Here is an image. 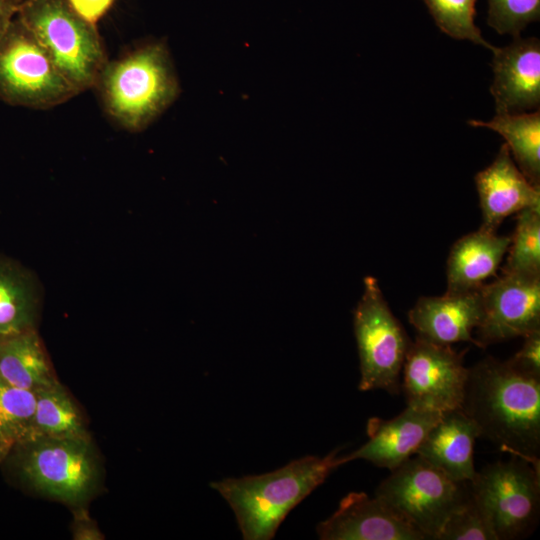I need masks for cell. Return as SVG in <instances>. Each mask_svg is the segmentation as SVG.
<instances>
[{
  "label": "cell",
  "instance_id": "obj_1",
  "mask_svg": "<svg viewBox=\"0 0 540 540\" xmlns=\"http://www.w3.org/2000/svg\"><path fill=\"white\" fill-rule=\"evenodd\" d=\"M480 436L540 470V379L486 357L469 369L462 408Z\"/></svg>",
  "mask_w": 540,
  "mask_h": 540
},
{
  "label": "cell",
  "instance_id": "obj_2",
  "mask_svg": "<svg viewBox=\"0 0 540 540\" xmlns=\"http://www.w3.org/2000/svg\"><path fill=\"white\" fill-rule=\"evenodd\" d=\"M339 449L305 456L264 474L211 483L233 510L245 540L272 539L288 513L342 465Z\"/></svg>",
  "mask_w": 540,
  "mask_h": 540
},
{
  "label": "cell",
  "instance_id": "obj_3",
  "mask_svg": "<svg viewBox=\"0 0 540 540\" xmlns=\"http://www.w3.org/2000/svg\"><path fill=\"white\" fill-rule=\"evenodd\" d=\"M95 87L107 114L131 132L148 127L180 92L169 52L160 42L141 45L107 61Z\"/></svg>",
  "mask_w": 540,
  "mask_h": 540
},
{
  "label": "cell",
  "instance_id": "obj_4",
  "mask_svg": "<svg viewBox=\"0 0 540 540\" xmlns=\"http://www.w3.org/2000/svg\"><path fill=\"white\" fill-rule=\"evenodd\" d=\"M7 459L25 487L67 504L85 502L99 484L90 438L31 435L16 442Z\"/></svg>",
  "mask_w": 540,
  "mask_h": 540
},
{
  "label": "cell",
  "instance_id": "obj_5",
  "mask_svg": "<svg viewBox=\"0 0 540 540\" xmlns=\"http://www.w3.org/2000/svg\"><path fill=\"white\" fill-rule=\"evenodd\" d=\"M16 16L78 93L95 87L107 63L95 24L80 16L68 0H24Z\"/></svg>",
  "mask_w": 540,
  "mask_h": 540
},
{
  "label": "cell",
  "instance_id": "obj_6",
  "mask_svg": "<svg viewBox=\"0 0 540 540\" xmlns=\"http://www.w3.org/2000/svg\"><path fill=\"white\" fill-rule=\"evenodd\" d=\"M469 494V482L453 480L417 455L392 470L375 491V496L426 539H437Z\"/></svg>",
  "mask_w": 540,
  "mask_h": 540
},
{
  "label": "cell",
  "instance_id": "obj_7",
  "mask_svg": "<svg viewBox=\"0 0 540 540\" xmlns=\"http://www.w3.org/2000/svg\"><path fill=\"white\" fill-rule=\"evenodd\" d=\"M77 94L38 40L15 16L0 38V99L13 106L47 109Z\"/></svg>",
  "mask_w": 540,
  "mask_h": 540
},
{
  "label": "cell",
  "instance_id": "obj_8",
  "mask_svg": "<svg viewBox=\"0 0 540 540\" xmlns=\"http://www.w3.org/2000/svg\"><path fill=\"white\" fill-rule=\"evenodd\" d=\"M361 378V391L400 390V373L410 339L391 312L376 278H364V291L353 316Z\"/></svg>",
  "mask_w": 540,
  "mask_h": 540
},
{
  "label": "cell",
  "instance_id": "obj_9",
  "mask_svg": "<svg viewBox=\"0 0 540 540\" xmlns=\"http://www.w3.org/2000/svg\"><path fill=\"white\" fill-rule=\"evenodd\" d=\"M539 472L523 459L496 462L476 472L470 492L500 539H516L536 524L540 506Z\"/></svg>",
  "mask_w": 540,
  "mask_h": 540
},
{
  "label": "cell",
  "instance_id": "obj_10",
  "mask_svg": "<svg viewBox=\"0 0 540 540\" xmlns=\"http://www.w3.org/2000/svg\"><path fill=\"white\" fill-rule=\"evenodd\" d=\"M464 355L419 336L411 341L401 384L407 406L438 413L462 409L469 376Z\"/></svg>",
  "mask_w": 540,
  "mask_h": 540
},
{
  "label": "cell",
  "instance_id": "obj_11",
  "mask_svg": "<svg viewBox=\"0 0 540 540\" xmlns=\"http://www.w3.org/2000/svg\"><path fill=\"white\" fill-rule=\"evenodd\" d=\"M482 347L540 330V276L506 274L480 288Z\"/></svg>",
  "mask_w": 540,
  "mask_h": 540
},
{
  "label": "cell",
  "instance_id": "obj_12",
  "mask_svg": "<svg viewBox=\"0 0 540 540\" xmlns=\"http://www.w3.org/2000/svg\"><path fill=\"white\" fill-rule=\"evenodd\" d=\"M490 87L496 114L539 110L540 41L536 37L514 38L504 47H495Z\"/></svg>",
  "mask_w": 540,
  "mask_h": 540
},
{
  "label": "cell",
  "instance_id": "obj_13",
  "mask_svg": "<svg viewBox=\"0 0 540 540\" xmlns=\"http://www.w3.org/2000/svg\"><path fill=\"white\" fill-rule=\"evenodd\" d=\"M321 540H423L425 536L377 496L351 492L316 528Z\"/></svg>",
  "mask_w": 540,
  "mask_h": 540
},
{
  "label": "cell",
  "instance_id": "obj_14",
  "mask_svg": "<svg viewBox=\"0 0 540 540\" xmlns=\"http://www.w3.org/2000/svg\"><path fill=\"white\" fill-rule=\"evenodd\" d=\"M440 416L438 412L407 406L401 414L390 420L370 418L367 423L368 441L352 453L340 456V461L343 465L363 459L392 471L416 454Z\"/></svg>",
  "mask_w": 540,
  "mask_h": 540
},
{
  "label": "cell",
  "instance_id": "obj_15",
  "mask_svg": "<svg viewBox=\"0 0 540 540\" xmlns=\"http://www.w3.org/2000/svg\"><path fill=\"white\" fill-rule=\"evenodd\" d=\"M482 212L480 228L496 232L508 216L540 208V188L531 184L515 164L508 146L502 144L494 161L475 176Z\"/></svg>",
  "mask_w": 540,
  "mask_h": 540
},
{
  "label": "cell",
  "instance_id": "obj_16",
  "mask_svg": "<svg viewBox=\"0 0 540 540\" xmlns=\"http://www.w3.org/2000/svg\"><path fill=\"white\" fill-rule=\"evenodd\" d=\"M483 314L480 289L467 293L420 297L409 311L408 318L418 336L428 341L451 345L456 342L481 344L472 331L479 326Z\"/></svg>",
  "mask_w": 540,
  "mask_h": 540
},
{
  "label": "cell",
  "instance_id": "obj_17",
  "mask_svg": "<svg viewBox=\"0 0 540 540\" xmlns=\"http://www.w3.org/2000/svg\"><path fill=\"white\" fill-rule=\"evenodd\" d=\"M480 430L463 409L441 413L416 451L421 457L458 482L475 474L474 445Z\"/></svg>",
  "mask_w": 540,
  "mask_h": 540
},
{
  "label": "cell",
  "instance_id": "obj_18",
  "mask_svg": "<svg viewBox=\"0 0 540 540\" xmlns=\"http://www.w3.org/2000/svg\"><path fill=\"white\" fill-rule=\"evenodd\" d=\"M510 242L511 237L482 228L458 239L447 260L446 293L479 290L485 280L496 274Z\"/></svg>",
  "mask_w": 540,
  "mask_h": 540
},
{
  "label": "cell",
  "instance_id": "obj_19",
  "mask_svg": "<svg viewBox=\"0 0 540 540\" xmlns=\"http://www.w3.org/2000/svg\"><path fill=\"white\" fill-rule=\"evenodd\" d=\"M41 302V286L34 273L0 255V342L36 328Z\"/></svg>",
  "mask_w": 540,
  "mask_h": 540
},
{
  "label": "cell",
  "instance_id": "obj_20",
  "mask_svg": "<svg viewBox=\"0 0 540 540\" xmlns=\"http://www.w3.org/2000/svg\"><path fill=\"white\" fill-rule=\"evenodd\" d=\"M0 378L33 392L58 381L36 328L0 342Z\"/></svg>",
  "mask_w": 540,
  "mask_h": 540
},
{
  "label": "cell",
  "instance_id": "obj_21",
  "mask_svg": "<svg viewBox=\"0 0 540 540\" xmlns=\"http://www.w3.org/2000/svg\"><path fill=\"white\" fill-rule=\"evenodd\" d=\"M472 127H485L500 134L523 175L540 188V111L496 114L490 121L469 120Z\"/></svg>",
  "mask_w": 540,
  "mask_h": 540
},
{
  "label": "cell",
  "instance_id": "obj_22",
  "mask_svg": "<svg viewBox=\"0 0 540 540\" xmlns=\"http://www.w3.org/2000/svg\"><path fill=\"white\" fill-rule=\"evenodd\" d=\"M35 395V412L29 436L90 438L79 408L59 381L37 390Z\"/></svg>",
  "mask_w": 540,
  "mask_h": 540
},
{
  "label": "cell",
  "instance_id": "obj_23",
  "mask_svg": "<svg viewBox=\"0 0 540 540\" xmlns=\"http://www.w3.org/2000/svg\"><path fill=\"white\" fill-rule=\"evenodd\" d=\"M503 273L540 276V208L517 213Z\"/></svg>",
  "mask_w": 540,
  "mask_h": 540
},
{
  "label": "cell",
  "instance_id": "obj_24",
  "mask_svg": "<svg viewBox=\"0 0 540 540\" xmlns=\"http://www.w3.org/2000/svg\"><path fill=\"white\" fill-rule=\"evenodd\" d=\"M437 27L456 40H468L491 51L495 46L486 41L475 24L476 0H423Z\"/></svg>",
  "mask_w": 540,
  "mask_h": 540
},
{
  "label": "cell",
  "instance_id": "obj_25",
  "mask_svg": "<svg viewBox=\"0 0 540 540\" xmlns=\"http://www.w3.org/2000/svg\"><path fill=\"white\" fill-rule=\"evenodd\" d=\"M35 392L16 387L0 378V433L14 443L31 434Z\"/></svg>",
  "mask_w": 540,
  "mask_h": 540
},
{
  "label": "cell",
  "instance_id": "obj_26",
  "mask_svg": "<svg viewBox=\"0 0 540 540\" xmlns=\"http://www.w3.org/2000/svg\"><path fill=\"white\" fill-rule=\"evenodd\" d=\"M437 540H498V538L488 516L470 492L465 503L446 521Z\"/></svg>",
  "mask_w": 540,
  "mask_h": 540
},
{
  "label": "cell",
  "instance_id": "obj_27",
  "mask_svg": "<svg viewBox=\"0 0 540 540\" xmlns=\"http://www.w3.org/2000/svg\"><path fill=\"white\" fill-rule=\"evenodd\" d=\"M487 1V24L501 35L519 37L530 23L540 19V0Z\"/></svg>",
  "mask_w": 540,
  "mask_h": 540
},
{
  "label": "cell",
  "instance_id": "obj_28",
  "mask_svg": "<svg viewBox=\"0 0 540 540\" xmlns=\"http://www.w3.org/2000/svg\"><path fill=\"white\" fill-rule=\"evenodd\" d=\"M524 338L521 349L507 362L516 371L540 379V330Z\"/></svg>",
  "mask_w": 540,
  "mask_h": 540
},
{
  "label": "cell",
  "instance_id": "obj_29",
  "mask_svg": "<svg viewBox=\"0 0 540 540\" xmlns=\"http://www.w3.org/2000/svg\"><path fill=\"white\" fill-rule=\"evenodd\" d=\"M72 8L87 21L96 22L109 10L114 0H68Z\"/></svg>",
  "mask_w": 540,
  "mask_h": 540
},
{
  "label": "cell",
  "instance_id": "obj_30",
  "mask_svg": "<svg viewBox=\"0 0 540 540\" xmlns=\"http://www.w3.org/2000/svg\"><path fill=\"white\" fill-rule=\"evenodd\" d=\"M18 6L5 0H0V38L16 16Z\"/></svg>",
  "mask_w": 540,
  "mask_h": 540
},
{
  "label": "cell",
  "instance_id": "obj_31",
  "mask_svg": "<svg viewBox=\"0 0 540 540\" xmlns=\"http://www.w3.org/2000/svg\"><path fill=\"white\" fill-rule=\"evenodd\" d=\"M75 539H100L101 533L92 525L81 524L76 527L74 532Z\"/></svg>",
  "mask_w": 540,
  "mask_h": 540
},
{
  "label": "cell",
  "instance_id": "obj_32",
  "mask_svg": "<svg viewBox=\"0 0 540 540\" xmlns=\"http://www.w3.org/2000/svg\"><path fill=\"white\" fill-rule=\"evenodd\" d=\"M14 444L11 439L0 433V463L8 458Z\"/></svg>",
  "mask_w": 540,
  "mask_h": 540
},
{
  "label": "cell",
  "instance_id": "obj_33",
  "mask_svg": "<svg viewBox=\"0 0 540 540\" xmlns=\"http://www.w3.org/2000/svg\"><path fill=\"white\" fill-rule=\"evenodd\" d=\"M5 1H8L10 3H13L15 4L16 6H19L24 0H5Z\"/></svg>",
  "mask_w": 540,
  "mask_h": 540
}]
</instances>
